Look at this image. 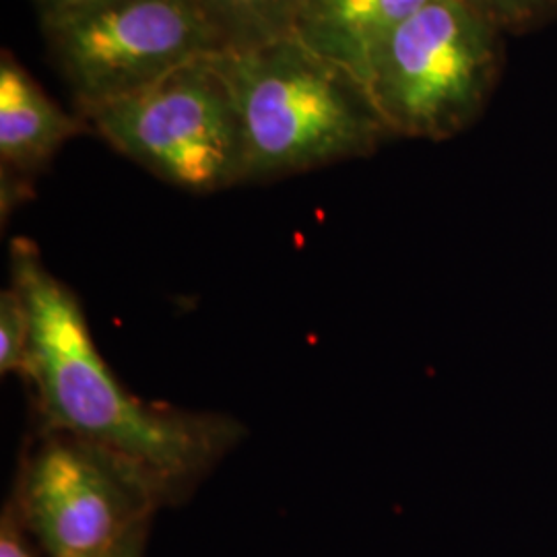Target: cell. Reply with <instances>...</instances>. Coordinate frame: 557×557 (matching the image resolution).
I'll use <instances>...</instances> for the list:
<instances>
[{
  "label": "cell",
  "instance_id": "cell-1",
  "mask_svg": "<svg viewBox=\"0 0 557 557\" xmlns=\"http://www.w3.org/2000/svg\"><path fill=\"white\" fill-rule=\"evenodd\" d=\"M11 283L29 308L27 379L52 432L116 458L158 504L188 490L236 444L238 423L230 419L170 411L131 395L101 358L79 299L29 239L11 244Z\"/></svg>",
  "mask_w": 557,
  "mask_h": 557
},
{
  "label": "cell",
  "instance_id": "cell-2",
  "mask_svg": "<svg viewBox=\"0 0 557 557\" xmlns=\"http://www.w3.org/2000/svg\"><path fill=\"white\" fill-rule=\"evenodd\" d=\"M244 133V182L372 153L388 131L351 71L294 34L218 54Z\"/></svg>",
  "mask_w": 557,
  "mask_h": 557
},
{
  "label": "cell",
  "instance_id": "cell-3",
  "mask_svg": "<svg viewBox=\"0 0 557 557\" xmlns=\"http://www.w3.org/2000/svg\"><path fill=\"white\" fill-rule=\"evenodd\" d=\"M499 32L469 0H430L400 23L363 81L388 135L450 139L478 119L498 79Z\"/></svg>",
  "mask_w": 557,
  "mask_h": 557
},
{
  "label": "cell",
  "instance_id": "cell-4",
  "mask_svg": "<svg viewBox=\"0 0 557 557\" xmlns=\"http://www.w3.org/2000/svg\"><path fill=\"white\" fill-rule=\"evenodd\" d=\"M77 114L122 156L174 186L213 193L244 182L238 106L218 57Z\"/></svg>",
  "mask_w": 557,
  "mask_h": 557
},
{
  "label": "cell",
  "instance_id": "cell-5",
  "mask_svg": "<svg viewBox=\"0 0 557 557\" xmlns=\"http://www.w3.org/2000/svg\"><path fill=\"white\" fill-rule=\"evenodd\" d=\"M41 27L77 110L126 98L180 66L227 52L197 0H101Z\"/></svg>",
  "mask_w": 557,
  "mask_h": 557
},
{
  "label": "cell",
  "instance_id": "cell-6",
  "mask_svg": "<svg viewBox=\"0 0 557 557\" xmlns=\"http://www.w3.org/2000/svg\"><path fill=\"white\" fill-rule=\"evenodd\" d=\"M21 520L50 557H103L145 527L158 499L128 467L52 432L29 458Z\"/></svg>",
  "mask_w": 557,
  "mask_h": 557
},
{
  "label": "cell",
  "instance_id": "cell-7",
  "mask_svg": "<svg viewBox=\"0 0 557 557\" xmlns=\"http://www.w3.org/2000/svg\"><path fill=\"white\" fill-rule=\"evenodd\" d=\"M85 122L73 119L41 89L11 52L0 60V163L2 205L25 193V184L52 161L60 147L79 135Z\"/></svg>",
  "mask_w": 557,
  "mask_h": 557
},
{
  "label": "cell",
  "instance_id": "cell-8",
  "mask_svg": "<svg viewBox=\"0 0 557 557\" xmlns=\"http://www.w3.org/2000/svg\"><path fill=\"white\" fill-rule=\"evenodd\" d=\"M430 0H304L294 36L366 81L380 44ZM366 85V83H363Z\"/></svg>",
  "mask_w": 557,
  "mask_h": 557
},
{
  "label": "cell",
  "instance_id": "cell-9",
  "mask_svg": "<svg viewBox=\"0 0 557 557\" xmlns=\"http://www.w3.org/2000/svg\"><path fill=\"white\" fill-rule=\"evenodd\" d=\"M230 50H246L294 34L304 0H197Z\"/></svg>",
  "mask_w": 557,
  "mask_h": 557
},
{
  "label": "cell",
  "instance_id": "cell-10",
  "mask_svg": "<svg viewBox=\"0 0 557 557\" xmlns=\"http://www.w3.org/2000/svg\"><path fill=\"white\" fill-rule=\"evenodd\" d=\"M32 359V317L27 301L11 283L0 296V372L27 379Z\"/></svg>",
  "mask_w": 557,
  "mask_h": 557
},
{
  "label": "cell",
  "instance_id": "cell-11",
  "mask_svg": "<svg viewBox=\"0 0 557 557\" xmlns=\"http://www.w3.org/2000/svg\"><path fill=\"white\" fill-rule=\"evenodd\" d=\"M502 32H522L557 15V0H469Z\"/></svg>",
  "mask_w": 557,
  "mask_h": 557
},
{
  "label": "cell",
  "instance_id": "cell-12",
  "mask_svg": "<svg viewBox=\"0 0 557 557\" xmlns=\"http://www.w3.org/2000/svg\"><path fill=\"white\" fill-rule=\"evenodd\" d=\"M23 520L15 499L7 504L0 518V557H34L25 535Z\"/></svg>",
  "mask_w": 557,
  "mask_h": 557
},
{
  "label": "cell",
  "instance_id": "cell-13",
  "mask_svg": "<svg viewBox=\"0 0 557 557\" xmlns=\"http://www.w3.org/2000/svg\"><path fill=\"white\" fill-rule=\"evenodd\" d=\"M36 2L40 9L41 21H46L71 13V11H77L83 7H89V4H96L101 0H36Z\"/></svg>",
  "mask_w": 557,
  "mask_h": 557
},
{
  "label": "cell",
  "instance_id": "cell-14",
  "mask_svg": "<svg viewBox=\"0 0 557 557\" xmlns=\"http://www.w3.org/2000/svg\"><path fill=\"white\" fill-rule=\"evenodd\" d=\"M145 533H147V524L139 527L135 533H131L128 537L124 539L116 549H112L108 556L103 557H143Z\"/></svg>",
  "mask_w": 557,
  "mask_h": 557
}]
</instances>
